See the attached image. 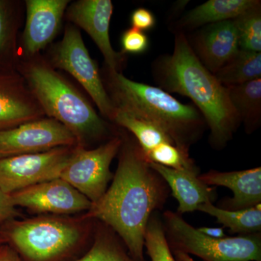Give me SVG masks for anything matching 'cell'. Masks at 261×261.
Returning a JSON list of instances; mask_svg holds the SVG:
<instances>
[{"label":"cell","mask_w":261,"mask_h":261,"mask_svg":"<svg viewBox=\"0 0 261 261\" xmlns=\"http://www.w3.org/2000/svg\"><path fill=\"white\" fill-rule=\"evenodd\" d=\"M122 137L112 183L87 213L116 232L134 260L145 261L146 227L151 215L166 203L169 187L151 168L137 141Z\"/></svg>","instance_id":"1"},{"label":"cell","mask_w":261,"mask_h":261,"mask_svg":"<svg viewBox=\"0 0 261 261\" xmlns=\"http://www.w3.org/2000/svg\"><path fill=\"white\" fill-rule=\"evenodd\" d=\"M152 74L159 88L191 99L210 128L214 147L222 148L232 138L241 122L231 106L227 87L200 63L185 33H176L172 54L154 61Z\"/></svg>","instance_id":"2"},{"label":"cell","mask_w":261,"mask_h":261,"mask_svg":"<svg viewBox=\"0 0 261 261\" xmlns=\"http://www.w3.org/2000/svg\"><path fill=\"white\" fill-rule=\"evenodd\" d=\"M102 79L115 108L153 123L180 148L190 150L203 133L205 120L192 105L183 104L159 87L130 80L119 72L106 69Z\"/></svg>","instance_id":"3"},{"label":"cell","mask_w":261,"mask_h":261,"mask_svg":"<svg viewBox=\"0 0 261 261\" xmlns=\"http://www.w3.org/2000/svg\"><path fill=\"white\" fill-rule=\"evenodd\" d=\"M17 70L40 105L46 117L60 122L76 137L78 145L107 139L109 123L76 89L39 55L19 59Z\"/></svg>","instance_id":"4"},{"label":"cell","mask_w":261,"mask_h":261,"mask_svg":"<svg viewBox=\"0 0 261 261\" xmlns=\"http://www.w3.org/2000/svg\"><path fill=\"white\" fill-rule=\"evenodd\" d=\"M96 223L87 213L42 215L11 220L3 225L0 235L21 261H74L93 240Z\"/></svg>","instance_id":"5"},{"label":"cell","mask_w":261,"mask_h":261,"mask_svg":"<svg viewBox=\"0 0 261 261\" xmlns=\"http://www.w3.org/2000/svg\"><path fill=\"white\" fill-rule=\"evenodd\" d=\"M163 228L173 251L195 255L204 261H261V239L257 233L216 239L189 224L177 213L163 214Z\"/></svg>","instance_id":"6"},{"label":"cell","mask_w":261,"mask_h":261,"mask_svg":"<svg viewBox=\"0 0 261 261\" xmlns=\"http://www.w3.org/2000/svg\"><path fill=\"white\" fill-rule=\"evenodd\" d=\"M50 63L55 68L70 73L87 91L101 114L113 121L116 108L107 93L99 68L91 58L80 29L68 23L61 42L51 50Z\"/></svg>","instance_id":"7"},{"label":"cell","mask_w":261,"mask_h":261,"mask_svg":"<svg viewBox=\"0 0 261 261\" xmlns=\"http://www.w3.org/2000/svg\"><path fill=\"white\" fill-rule=\"evenodd\" d=\"M122 143L123 137L118 135L95 148L77 145L73 157L60 178L76 189L92 204L95 203L106 193L113 178L110 167Z\"/></svg>","instance_id":"8"},{"label":"cell","mask_w":261,"mask_h":261,"mask_svg":"<svg viewBox=\"0 0 261 261\" xmlns=\"http://www.w3.org/2000/svg\"><path fill=\"white\" fill-rule=\"evenodd\" d=\"M76 145L46 152L0 159V189L11 194L33 185L61 177Z\"/></svg>","instance_id":"9"},{"label":"cell","mask_w":261,"mask_h":261,"mask_svg":"<svg viewBox=\"0 0 261 261\" xmlns=\"http://www.w3.org/2000/svg\"><path fill=\"white\" fill-rule=\"evenodd\" d=\"M78 145L67 127L44 117L0 132V159Z\"/></svg>","instance_id":"10"},{"label":"cell","mask_w":261,"mask_h":261,"mask_svg":"<svg viewBox=\"0 0 261 261\" xmlns=\"http://www.w3.org/2000/svg\"><path fill=\"white\" fill-rule=\"evenodd\" d=\"M16 207L38 214L71 216L87 213L92 203L61 178L42 182L11 194Z\"/></svg>","instance_id":"11"},{"label":"cell","mask_w":261,"mask_h":261,"mask_svg":"<svg viewBox=\"0 0 261 261\" xmlns=\"http://www.w3.org/2000/svg\"><path fill=\"white\" fill-rule=\"evenodd\" d=\"M113 13L111 0H79L70 3L65 15L70 23L90 36L104 57L106 69L121 73L125 55L115 51L110 39Z\"/></svg>","instance_id":"12"},{"label":"cell","mask_w":261,"mask_h":261,"mask_svg":"<svg viewBox=\"0 0 261 261\" xmlns=\"http://www.w3.org/2000/svg\"><path fill=\"white\" fill-rule=\"evenodd\" d=\"M69 0H27V20L22 34L20 58L37 56L61 28Z\"/></svg>","instance_id":"13"},{"label":"cell","mask_w":261,"mask_h":261,"mask_svg":"<svg viewBox=\"0 0 261 261\" xmlns=\"http://www.w3.org/2000/svg\"><path fill=\"white\" fill-rule=\"evenodd\" d=\"M44 117L18 70L0 68V132Z\"/></svg>","instance_id":"14"},{"label":"cell","mask_w":261,"mask_h":261,"mask_svg":"<svg viewBox=\"0 0 261 261\" xmlns=\"http://www.w3.org/2000/svg\"><path fill=\"white\" fill-rule=\"evenodd\" d=\"M187 39L199 61L213 74L239 49L233 19L201 27Z\"/></svg>","instance_id":"15"},{"label":"cell","mask_w":261,"mask_h":261,"mask_svg":"<svg viewBox=\"0 0 261 261\" xmlns=\"http://www.w3.org/2000/svg\"><path fill=\"white\" fill-rule=\"evenodd\" d=\"M198 177L207 186L227 187L232 191V198L225 202L226 210H243L260 204V167L230 172L211 170Z\"/></svg>","instance_id":"16"},{"label":"cell","mask_w":261,"mask_h":261,"mask_svg":"<svg viewBox=\"0 0 261 261\" xmlns=\"http://www.w3.org/2000/svg\"><path fill=\"white\" fill-rule=\"evenodd\" d=\"M151 168L163 178L178 202V214L197 211L199 206L211 202L215 197L214 189L199 178V173L179 171L149 162Z\"/></svg>","instance_id":"17"},{"label":"cell","mask_w":261,"mask_h":261,"mask_svg":"<svg viewBox=\"0 0 261 261\" xmlns=\"http://www.w3.org/2000/svg\"><path fill=\"white\" fill-rule=\"evenodd\" d=\"M260 3L259 0H209L189 10L176 22L175 29L176 32L184 33L208 24L233 20Z\"/></svg>","instance_id":"18"},{"label":"cell","mask_w":261,"mask_h":261,"mask_svg":"<svg viewBox=\"0 0 261 261\" xmlns=\"http://www.w3.org/2000/svg\"><path fill=\"white\" fill-rule=\"evenodd\" d=\"M18 2L0 0V68L17 69L19 47L18 33L21 23Z\"/></svg>","instance_id":"19"},{"label":"cell","mask_w":261,"mask_h":261,"mask_svg":"<svg viewBox=\"0 0 261 261\" xmlns=\"http://www.w3.org/2000/svg\"><path fill=\"white\" fill-rule=\"evenodd\" d=\"M227 87L231 106L247 132H254L261 121V79Z\"/></svg>","instance_id":"20"},{"label":"cell","mask_w":261,"mask_h":261,"mask_svg":"<svg viewBox=\"0 0 261 261\" xmlns=\"http://www.w3.org/2000/svg\"><path fill=\"white\" fill-rule=\"evenodd\" d=\"M74 261H136L119 237L107 225L97 221L89 250Z\"/></svg>","instance_id":"21"},{"label":"cell","mask_w":261,"mask_h":261,"mask_svg":"<svg viewBox=\"0 0 261 261\" xmlns=\"http://www.w3.org/2000/svg\"><path fill=\"white\" fill-rule=\"evenodd\" d=\"M214 75L225 87L261 79V53L239 49Z\"/></svg>","instance_id":"22"},{"label":"cell","mask_w":261,"mask_h":261,"mask_svg":"<svg viewBox=\"0 0 261 261\" xmlns=\"http://www.w3.org/2000/svg\"><path fill=\"white\" fill-rule=\"evenodd\" d=\"M197 211L214 216L219 224L229 228L232 233L252 234L261 230L260 204L243 210L229 211L207 202L199 206Z\"/></svg>","instance_id":"23"},{"label":"cell","mask_w":261,"mask_h":261,"mask_svg":"<svg viewBox=\"0 0 261 261\" xmlns=\"http://www.w3.org/2000/svg\"><path fill=\"white\" fill-rule=\"evenodd\" d=\"M112 122L129 132L145 154L162 144L175 145L172 139L153 123L132 116L117 108Z\"/></svg>","instance_id":"24"},{"label":"cell","mask_w":261,"mask_h":261,"mask_svg":"<svg viewBox=\"0 0 261 261\" xmlns=\"http://www.w3.org/2000/svg\"><path fill=\"white\" fill-rule=\"evenodd\" d=\"M233 20L238 32L239 49L261 53V3Z\"/></svg>","instance_id":"25"},{"label":"cell","mask_w":261,"mask_h":261,"mask_svg":"<svg viewBox=\"0 0 261 261\" xmlns=\"http://www.w3.org/2000/svg\"><path fill=\"white\" fill-rule=\"evenodd\" d=\"M145 156L150 163L179 171L199 173L198 168L190 157L189 150L180 148L173 144H162L145 154Z\"/></svg>","instance_id":"26"},{"label":"cell","mask_w":261,"mask_h":261,"mask_svg":"<svg viewBox=\"0 0 261 261\" xmlns=\"http://www.w3.org/2000/svg\"><path fill=\"white\" fill-rule=\"evenodd\" d=\"M151 215L145 233V247L151 261H176L168 245L162 220L159 215Z\"/></svg>","instance_id":"27"},{"label":"cell","mask_w":261,"mask_h":261,"mask_svg":"<svg viewBox=\"0 0 261 261\" xmlns=\"http://www.w3.org/2000/svg\"><path fill=\"white\" fill-rule=\"evenodd\" d=\"M121 44L123 54H142L148 49L149 38L144 32L132 27L122 34Z\"/></svg>","instance_id":"28"},{"label":"cell","mask_w":261,"mask_h":261,"mask_svg":"<svg viewBox=\"0 0 261 261\" xmlns=\"http://www.w3.org/2000/svg\"><path fill=\"white\" fill-rule=\"evenodd\" d=\"M130 19L132 28L142 32L150 30L155 27V16L150 10L146 8H139L134 10Z\"/></svg>","instance_id":"29"},{"label":"cell","mask_w":261,"mask_h":261,"mask_svg":"<svg viewBox=\"0 0 261 261\" xmlns=\"http://www.w3.org/2000/svg\"><path fill=\"white\" fill-rule=\"evenodd\" d=\"M18 216V212L12 200L11 195L0 189V226L15 219Z\"/></svg>","instance_id":"30"},{"label":"cell","mask_w":261,"mask_h":261,"mask_svg":"<svg viewBox=\"0 0 261 261\" xmlns=\"http://www.w3.org/2000/svg\"><path fill=\"white\" fill-rule=\"evenodd\" d=\"M0 261H21L18 253L8 244L0 245Z\"/></svg>","instance_id":"31"},{"label":"cell","mask_w":261,"mask_h":261,"mask_svg":"<svg viewBox=\"0 0 261 261\" xmlns=\"http://www.w3.org/2000/svg\"><path fill=\"white\" fill-rule=\"evenodd\" d=\"M200 232L206 236L216 239H223L226 238L224 228L220 227H202L197 228Z\"/></svg>","instance_id":"32"},{"label":"cell","mask_w":261,"mask_h":261,"mask_svg":"<svg viewBox=\"0 0 261 261\" xmlns=\"http://www.w3.org/2000/svg\"><path fill=\"white\" fill-rule=\"evenodd\" d=\"M173 256L176 261H195L190 255L181 252L173 251Z\"/></svg>","instance_id":"33"},{"label":"cell","mask_w":261,"mask_h":261,"mask_svg":"<svg viewBox=\"0 0 261 261\" xmlns=\"http://www.w3.org/2000/svg\"><path fill=\"white\" fill-rule=\"evenodd\" d=\"M6 243H5V239L3 238V237L0 235V245H3V244Z\"/></svg>","instance_id":"34"},{"label":"cell","mask_w":261,"mask_h":261,"mask_svg":"<svg viewBox=\"0 0 261 261\" xmlns=\"http://www.w3.org/2000/svg\"></svg>","instance_id":"35"}]
</instances>
